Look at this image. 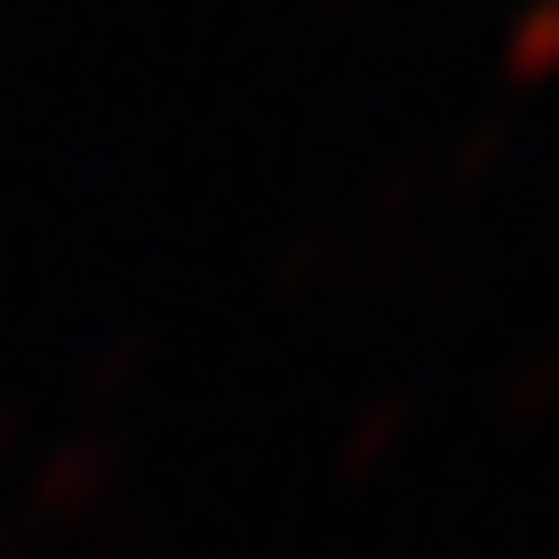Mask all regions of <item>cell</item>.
I'll use <instances>...</instances> for the list:
<instances>
[{
	"label": "cell",
	"mask_w": 559,
	"mask_h": 559,
	"mask_svg": "<svg viewBox=\"0 0 559 559\" xmlns=\"http://www.w3.org/2000/svg\"><path fill=\"white\" fill-rule=\"evenodd\" d=\"M361 10H370V0H325V19H334V27H343V19H361Z\"/></svg>",
	"instance_id": "7a4b0ae2"
},
{
	"label": "cell",
	"mask_w": 559,
	"mask_h": 559,
	"mask_svg": "<svg viewBox=\"0 0 559 559\" xmlns=\"http://www.w3.org/2000/svg\"><path fill=\"white\" fill-rule=\"evenodd\" d=\"M506 73H559V0H533L506 27Z\"/></svg>",
	"instance_id": "6da1fadb"
}]
</instances>
